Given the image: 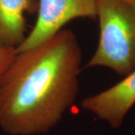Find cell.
<instances>
[{
  "mask_svg": "<svg viewBox=\"0 0 135 135\" xmlns=\"http://www.w3.org/2000/svg\"><path fill=\"white\" fill-rule=\"evenodd\" d=\"M99 41L85 68L106 67L126 77L135 68V2L98 0Z\"/></svg>",
  "mask_w": 135,
  "mask_h": 135,
  "instance_id": "2",
  "label": "cell"
},
{
  "mask_svg": "<svg viewBox=\"0 0 135 135\" xmlns=\"http://www.w3.org/2000/svg\"><path fill=\"white\" fill-rule=\"evenodd\" d=\"M37 9V0H0V42L17 48L26 36V15Z\"/></svg>",
  "mask_w": 135,
  "mask_h": 135,
  "instance_id": "5",
  "label": "cell"
},
{
  "mask_svg": "<svg viewBox=\"0 0 135 135\" xmlns=\"http://www.w3.org/2000/svg\"><path fill=\"white\" fill-rule=\"evenodd\" d=\"M16 49L0 42V80L16 56Z\"/></svg>",
  "mask_w": 135,
  "mask_h": 135,
  "instance_id": "6",
  "label": "cell"
},
{
  "mask_svg": "<svg viewBox=\"0 0 135 135\" xmlns=\"http://www.w3.org/2000/svg\"><path fill=\"white\" fill-rule=\"evenodd\" d=\"M98 0H38V17L32 31L16 49L21 52L43 43L73 20L96 19Z\"/></svg>",
  "mask_w": 135,
  "mask_h": 135,
  "instance_id": "3",
  "label": "cell"
},
{
  "mask_svg": "<svg viewBox=\"0 0 135 135\" xmlns=\"http://www.w3.org/2000/svg\"><path fill=\"white\" fill-rule=\"evenodd\" d=\"M135 104V68L122 80L103 92L85 98L82 107L106 122L113 128H119Z\"/></svg>",
  "mask_w": 135,
  "mask_h": 135,
  "instance_id": "4",
  "label": "cell"
},
{
  "mask_svg": "<svg viewBox=\"0 0 135 135\" xmlns=\"http://www.w3.org/2000/svg\"><path fill=\"white\" fill-rule=\"evenodd\" d=\"M81 62L69 29L17 52L0 80V128L10 135L50 131L75 102Z\"/></svg>",
  "mask_w": 135,
  "mask_h": 135,
  "instance_id": "1",
  "label": "cell"
},
{
  "mask_svg": "<svg viewBox=\"0 0 135 135\" xmlns=\"http://www.w3.org/2000/svg\"><path fill=\"white\" fill-rule=\"evenodd\" d=\"M133 1H134V2H135V0H133Z\"/></svg>",
  "mask_w": 135,
  "mask_h": 135,
  "instance_id": "7",
  "label": "cell"
}]
</instances>
